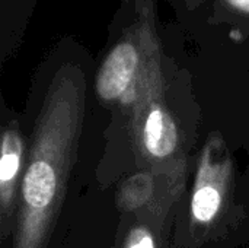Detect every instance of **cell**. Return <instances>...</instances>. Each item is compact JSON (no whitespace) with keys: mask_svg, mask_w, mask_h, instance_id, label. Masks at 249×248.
I'll list each match as a JSON object with an SVG mask.
<instances>
[{"mask_svg":"<svg viewBox=\"0 0 249 248\" xmlns=\"http://www.w3.org/2000/svg\"><path fill=\"white\" fill-rule=\"evenodd\" d=\"M1 162H0V181L3 186V193L6 194V186L12 183L16 177L19 170L20 161V142L19 137L12 133L6 132L3 137V149H1Z\"/></svg>","mask_w":249,"mask_h":248,"instance_id":"obj_4","label":"cell"},{"mask_svg":"<svg viewBox=\"0 0 249 248\" xmlns=\"http://www.w3.org/2000/svg\"><path fill=\"white\" fill-rule=\"evenodd\" d=\"M128 248H155L153 246V240L150 238V235L144 231H136L133 232L131 237V243Z\"/></svg>","mask_w":249,"mask_h":248,"instance_id":"obj_6","label":"cell"},{"mask_svg":"<svg viewBox=\"0 0 249 248\" xmlns=\"http://www.w3.org/2000/svg\"><path fill=\"white\" fill-rule=\"evenodd\" d=\"M177 139V127L172 118L159 108L153 110L144 126V143L147 151L156 158L168 156L175 151Z\"/></svg>","mask_w":249,"mask_h":248,"instance_id":"obj_3","label":"cell"},{"mask_svg":"<svg viewBox=\"0 0 249 248\" xmlns=\"http://www.w3.org/2000/svg\"><path fill=\"white\" fill-rule=\"evenodd\" d=\"M231 7H233L235 10L249 15V0H225Z\"/></svg>","mask_w":249,"mask_h":248,"instance_id":"obj_7","label":"cell"},{"mask_svg":"<svg viewBox=\"0 0 249 248\" xmlns=\"http://www.w3.org/2000/svg\"><path fill=\"white\" fill-rule=\"evenodd\" d=\"M220 193L213 187H201L193 197V215L200 222H209L220 208Z\"/></svg>","mask_w":249,"mask_h":248,"instance_id":"obj_5","label":"cell"},{"mask_svg":"<svg viewBox=\"0 0 249 248\" xmlns=\"http://www.w3.org/2000/svg\"><path fill=\"white\" fill-rule=\"evenodd\" d=\"M139 66L137 47L128 38L120 41L104 60L98 79L96 89L101 98L115 99L121 96L131 83Z\"/></svg>","mask_w":249,"mask_h":248,"instance_id":"obj_1","label":"cell"},{"mask_svg":"<svg viewBox=\"0 0 249 248\" xmlns=\"http://www.w3.org/2000/svg\"><path fill=\"white\" fill-rule=\"evenodd\" d=\"M57 178L50 164L36 161L26 171L23 181V197L32 209L47 208L55 196Z\"/></svg>","mask_w":249,"mask_h":248,"instance_id":"obj_2","label":"cell"}]
</instances>
